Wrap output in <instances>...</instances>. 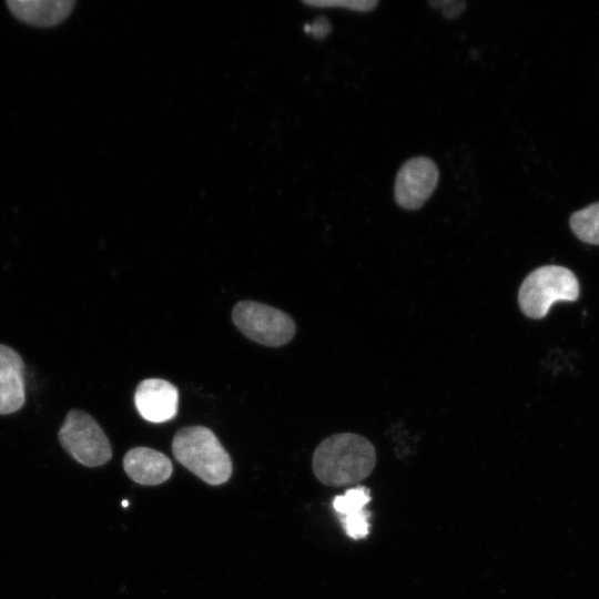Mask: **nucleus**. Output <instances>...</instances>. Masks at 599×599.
<instances>
[{
	"label": "nucleus",
	"instance_id": "9b49d317",
	"mask_svg": "<svg viewBox=\"0 0 599 599\" xmlns=\"http://www.w3.org/2000/svg\"><path fill=\"white\" fill-rule=\"evenodd\" d=\"M11 12L24 22L52 26L64 20L74 1H8Z\"/></svg>",
	"mask_w": 599,
	"mask_h": 599
},
{
	"label": "nucleus",
	"instance_id": "0eeeda50",
	"mask_svg": "<svg viewBox=\"0 0 599 599\" xmlns=\"http://www.w3.org/2000/svg\"><path fill=\"white\" fill-rule=\"evenodd\" d=\"M134 404L145 420L164 423L173 419L177 413L179 392L165 379L148 378L138 385Z\"/></svg>",
	"mask_w": 599,
	"mask_h": 599
},
{
	"label": "nucleus",
	"instance_id": "9d476101",
	"mask_svg": "<svg viewBox=\"0 0 599 599\" xmlns=\"http://www.w3.org/2000/svg\"><path fill=\"white\" fill-rule=\"evenodd\" d=\"M369 501V489L363 486L351 488L333 500L345 534L352 539H363L369 532V511L365 510Z\"/></svg>",
	"mask_w": 599,
	"mask_h": 599
},
{
	"label": "nucleus",
	"instance_id": "423d86ee",
	"mask_svg": "<svg viewBox=\"0 0 599 599\" xmlns=\"http://www.w3.org/2000/svg\"><path fill=\"white\" fill-rule=\"evenodd\" d=\"M439 172L435 162L425 156L406 161L395 180L396 203L406 210H417L433 194L438 183Z\"/></svg>",
	"mask_w": 599,
	"mask_h": 599
},
{
	"label": "nucleus",
	"instance_id": "39448f33",
	"mask_svg": "<svg viewBox=\"0 0 599 599\" xmlns=\"http://www.w3.org/2000/svg\"><path fill=\"white\" fill-rule=\"evenodd\" d=\"M232 321L248 339L265 346H282L295 334V323L288 314L254 301L238 302L233 307Z\"/></svg>",
	"mask_w": 599,
	"mask_h": 599
},
{
	"label": "nucleus",
	"instance_id": "dca6fc26",
	"mask_svg": "<svg viewBox=\"0 0 599 599\" xmlns=\"http://www.w3.org/2000/svg\"><path fill=\"white\" fill-rule=\"evenodd\" d=\"M122 505H123V507H126V506H128V501H126V500H123V501H122Z\"/></svg>",
	"mask_w": 599,
	"mask_h": 599
},
{
	"label": "nucleus",
	"instance_id": "f8f14e48",
	"mask_svg": "<svg viewBox=\"0 0 599 599\" xmlns=\"http://www.w3.org/2000/svg\"><path fill=\"white\" fill-rule=\"evenodd\" d=\"M569 225L579 240L599 245V202L573 212Z\"/></svg>",
	"mask_w": 599,
	"mask_h": 599
},
{
	"label": "nucleus",
	"instance_id": "f257e3e1",
	"mask_svg": "<svg viewBox=\"0 0 599 599\" xmlns=\"http://www.w3.org/2000/svg\"><path fill=\"white\" fill-rule=\"evenodd\" d=\"M376 451L365 437L339 433L323 439L313 454L316 478L329 487H346L361 483L373 471Z\"/></svg>",
	"mask_w": 599,
	"mask_h": 599
},
{
	"label": "nucleus",
	"instance_id": "20e7f679",
	"mask_svg": "<svg viewBox=\"0 0 599 599\" xmlns=\"http://www.w3.org/2000/svg\"><path fill=\"white\" fill-rule=\"evenodd\" d=\"M62 448L78 463L99 467L112 457L109 439L95 422L83 410L71 409L58 434Z\"/></svg>",
	"mask_w": 599,
	"mask_h": 599
},
{
	"label": "nucleus",
	"instance_id": "ddd939ff",
	"mask_svg": "<svg viewBox=\"0 0 599 599\" xmlns=\"http://www.w3.org/2000/svg\"><path fill=\"white\" fill-rule=\"evenodd\" d=\"M309 6L318 7H343L353 11L367 12L373 10L377 4V0H334V1H306Z\"/></svg>",
	"mask_w": 599,
	"mask_h": 599
},
{
	"label": "nucleus",
	"instance_id": "f03ea898",
	"mask_svg": "<svg viewBox=\"0 0 599 599\" xmlns=\"http://www.w3.org/2000/svg\"><path fill=\"white\" fill-rule=\"evenodd\" d=\"M172 453L182 466L209 485H222L232 475L227 451L207 427L190 426L177 430L172 440Z\"/></svg>",
	"mask_w": 599,
	"mask_h": 599
},
{
	"label": "nucleus",
	"instance_id": "4468645a",
	"mask_svg": "<svg viewBox=\"0 0 599 599\" xmlns=\"http://www.w3.org/2000/svg\"><path fill=\"white\" fill-rule=\"evenodd\" d=\"M430 4H433L435 7L441 6V4L437 3V2H430ZM448 6H449V8H446V7L441 6L443 7L441 8L443 13L447 18H455V17L459 16L463 12L466 3L460 2V1H449Z\"/></svg>",
	"mask_w": 599,
	"mask_h": 599
},
{
	"label": "nucleus",
	"instance_id": "7ed1b4c3",
	"mask_svg": "<svg viewBox=\"0 0 599 599\" xmlns=\"http://www.w3.org/2000/svg\"><path fill=\"white\" fill-rule=\"evenodd\" d=\"M579 296V283L568 268L545 265L527 275L518 292L521 312L534 319L547 315L551 305L559 301L572 302Z\"/></svg>",
	"mask_w": 599,
	"mask_h": 599
},
{
	"label": "nucleus",
	"instance_id": "2eb2a0df",
	"mask_svg": "<svg viewBox=\"0 0 599 599\" xmlns=\"http://www.w3.org/2000/svg\"><path fill=\"white\" fill-rule=\"evenodd\" d=\"M329 22L324 17L313 22L309 28V32H312L316 38L325 37L327 33H329Z\"/></svg>",
	"mask_w": 599,
	"mask_h": 599
},
{
	"label": "nucleus",
	"instance_id": "1a4fd4ad",
	"mask_svg": "<svg viewBox=\"0 0 599 599\" xmlns=\"http://www.w3.org/2000/svg\"><path fill=\"white\" fill-rule=\"evenodd\" d=\"M123 468L134 483L144 486L166 481L173 470L171 460L163 453L149 447L130 449L124 455Z\"/></svg>",
	"mask_w": 599,
	"mask_h": 599
},
{
	"label": "nucleus",
	"instance_id": "6e6552de",
	"mask_svg": "<svg viewBox=\"0 0 599 599\" xmlns=\"http://www.w3.org/2000/svg\"><path fill=\"white\" fill-rule=\"evenodd\" d=\"M26 402V367L13 348L0 344V415L19 410Z\"/></svg>",
	"mask_w": 599,
	"mask_h": 599
}]
</instances>
